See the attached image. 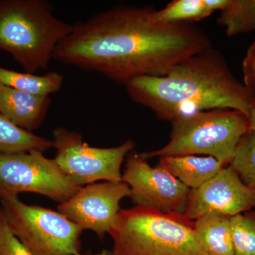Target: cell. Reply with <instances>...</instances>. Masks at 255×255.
<instances>
[{
    "label": "cell",
    "mask_w": 255,
    "mask_h": 255,
    "mask_svg": "<svg viewBox=\"0 0 255 255\" xmlns=\"http://www.w3.org/2000/svg\"><path fill=\"white\" fill-rule=\"evenodd\" d=\"M158 167L190 189H198L224 167L211 156L179 155L159 157Z\"/></svg>",
    "instance_id": "cell-13"
},
{
    "label": "cell",
    "mask_w": 255,
    "mask_h": 255,
    "mask_svg": "<svg viewBox=\"0 0 255 255\" xmlns=\"http://www.w3.org/2000/svg\"><path fill=\"white\" fill-rule=\"evenodd\" d=\"M64 78L56 72L43 75L20 73L0 67V84L18 91L37 96H50L59 91Z\"/></svg>",
    "instance_id": "cell-16"
},
{
    "label": "cell",
    "mask_w": 255,
    "mask_h": 255,
    "mask_svg": "<svg viewBox=\"0 0 255 255\" xmlns=\"http://www.w3.org/2000/svg\"><path fill=\"white\" fill-rule=\"evenodd\" d=\"M249 130V119L240 111H201L173 121L168 143L142 155L147 159L204 155L214 157L226 167L231 164L242 137Z\"/></svg>",
    "instance_id": "cell-5"
},
{
    "label": "cell",
    "mask_w": 255,
    "mask_h": 255,
    "mask_svg": "<svg viewBox=\"0 0 255 255\" xmlns=\"http://www.w3.org/2000/svg\"><path fill=\"white\" fill-rule=\"evenodd\" d=\"M82 187L41 151L0 153V201L33 193L60 204Z\"/></svg>",
    "instance_id": "cell-7"
},
{
    "label": "cell",
    "mask_w": 255,
    "mask_h": 255,
    "mask_svg": "<svg viewBox=\"0 0 255 255\" xmlns=\"http://www.w3.org/2000/svg\"><path fill=\"white\" fill-rule=\"evenodd\" d=\"M196 239L209 255H234L231 218L209 214L194 221Z\"/></svg>",
    "instance_id": "cell-14"
},
{
    "label": "cell",
    "mask_w": 255,
    "mask_h": 255,
    "mask_svg": "<svg viewBox=\"0 0 255 255\" xmlns=\"http://www.w3.org/2000/svg\"><path fill=\"white\" fill-rule=\"evenodd\" d=\"M234 255H255V209L231 218Z\"/></svg>",
    "instance_id": "cell-19"
},
{
    "label": "cell",
    "mask_w": 255,
    "mask_h": 255,
    "mask_svg": "<svg viewBox=\"0 0 255 255\" xmlns=\"http://www.w3.org/2000/svg\"><path fill=\"white\" fill-rule=\"evenodd\" d=\"M218 22L228 36L255 31V0H229L220 12Z\"/></svg>",
    "instance_id": "cell-18"
},
{
    "label": "cell",
    "mask_w": 255,
    "mask_h": 255,
    "mask_svg": "<svg viewBox=\"0 0 255 255\" xmlns=\"http://www.w3.org/2000/svg\"><path fill=\"white\" fill-rule=\"evenodd\" d=\"M54 159L74 182L84 187L99 181L122 182V167L135 144L128 140L114 147H92L78 132L57 128L53 132Z\"/></svg>",
    "instance_id": "cell-8"
},
{
    "label": "cell",
    "mask_w": 255,
    "mask_h": 255,
    "mask_svg": "<svg viewBox=\"0 0 255 255\" xmlns=\"http://www.w3.org/2000/svg\"><path fill=\"white\" fill-rule=\"evenodd\" d=\"M243 84L252 94L255 95V40L243 60Z\"/></svg>",
    "instance_id": "cell-22"
},
{
    "label": "cell",
    "mask_w": 255,
    "mask_h": 255,
    "mask_svg": "<svg viewBox=\"0 0 255 255\" xmlns=\"http://www.w3.org/2000/svg\"><path fill=\"white\" fill-rule=\"evenodd\" d=\"M0 202L10 231L32 255H81L83 231L65 215L18 197Z\"/></svg>",
    "instance_id": "cell-6"
},
{
    "label": "cell",
    "mask_w": 255,
    "mask_h": 255,
    "mask_svg": "<svg viewBox=\"0 0 255 255\" xmlns=\"http://www.w3.org/2000/svg\"><path fill=\"white\" fill-rule=\"evenodd\" d=\"M230 165L248 187L255 189V130L242 137Z\"/></svg>",
    "instance_id": "cell-20"
},
{
    "label": "cell",
    "mask_w": 255,
    "mask_h": 255,
    "mask_svg": "<svg viewBox=\"0 0 255 255\" xmlns=\"http://www.w3.org/2000/svg\"><path fill=\"white\" fill-rule=\"evenodd\" d=\"M51 99L18 91L0 84V113L23 130L32 132L46 118Z\"/></svg>",
    "instance_id": "cell-12"
},
{
    "label": "cell",
    "mask_w": 255,
    "mask_h": 255,
    "mask_svg": "<svg viewBox=\"0 0 255 255\" xmlns=\"http://www.w3.org/2000/svg\"><path fill=\"white\" fill-rule=\"evenodd\" d=\"M122 182L130 188V198L135 206L163 213H185L191 189L165 169L150 166L142 153L132 150L127 155Z\"/></svg>",
    "instance_id": "cell-9"
},
{
    "label": "cell",
    "mask_w": 255,
    "mask_h": 255,
    "mask_svg": "<svg viewBox=\"0 0 255 255\" xmlns=\"http://www.w3.org/2000/svg\"><path fill=\"white\" fill-rule=\"evenodd\" d=\"M0 255H32L10 231L0 208Z\"/></svg>",
    "instance_id": "cell-21"
},
{
    "label": "cell",
    "mask_w": 255,
    "mask_h": 255,
    "mask_svg": "<svg viewBox=\"0 0 255 255\" xmlns=\"http://www.w3.org/2000/svg\"><path fill=\"white\" fill-rule=\"evenodd\" d=\"M72 29L45 0H0V50L26 73L46 70L55 48Z\"/></svg>",
    "instance_id": "cell-3"
},
{
    "label": "cell",
    "mask_w": 255,
    "mask_h": 255,
    "mask_svg": "<svg viewBox=\"0 0 255 255\" xmlns=\"http://www.w3.org/2000/svg\"><path fill=\"white\" fill-rule=\"evenodd\" d=\"M130 196V188L122 181L93 183L58 204V210L82 231H91L102 239L117 223L121 201Z\"/></svg>",
    "instance_id": "cell-10"
},
{
    "label": "cell",
    "mask_w": 255,
    "mask_h": 255,
    "mask_svg": "<svg viewBox=\"0 0 255 255\" xmlns=\"http://www.w3.org/2000/svg\"><path fill=\"white\" fill-rule=\"evenodd\" d=\"M229 0H174L156 10L155 18L162 23H194L227 6Z\"/></svg>",
    "instance_id": "cell-15"
},
{
    "label": "cell",
    "mask_w": 255,
    "mask_h": 255,
    "mask_svg": "<svg viewBox=\"0 0 255 255\" xmlns=\"http://www.w3.org/2000/svg\"><path fill=\"white\" fill-rule=\"evenodd\" d=\"M52 147L53 140L23 130L0 113V153L31 150L44 152Z\"/></svg>",
    "instance_id": "cell-17"
},
{
    "label": "cell",
    "mask_w": 255,
    "mask_h": 255,
    "mask_svg": "<svg viewBox=\"0 0 255 255\" xmlns=\"http://www.w3.org/2000/svg\"><path fill=\"white\" fill-rule=\"evenodd\" d=\"M248 119H249L250 129L255 130V98L252 103Z\"/></svg>",
    "instance_id": "cell-23"
},
{
    "label": "cell",
    "mask_w": 255,
    "mask_h": 255,
    "mask_svg": "<svg viewBox=\"0 0 255 255\" xmlns=\"http://www.w3.org/2000/svg\"><path fill=\"white\" fill-rule=\"evenodd\" d=\"M114 255H209L184 214L143 206L122 209L110 233Z\"/></svg>",
    "instance_id": "cell-4"
},
{
    "label": "cell",
    "mask_w": 255,
    "mask_h": 255,
    "mask_svg": "<svg viewBox=\"0 0 255 255\" xmlns=\"http://www.w3.org/2000/svg\"><path fill=\"white\" fill-rule=\"evenodd\" d=\"M124 85L134 102L171 122L216 109L238 110L248 117L255 98L213 47L182 60L163 76L137 77Z\"/></svg>",
    "instance_id": "cell-2"
},
{
    "label": "cell",
    "mask_w": 255,
    "mask_h": 255,
    "mask_svg": "<svg viewBox=\"0 0 255 255\" xmlns=\"http://www.w3.org/2000/svg\"><path fill=\"white\" fill-rule=\"evenodd\" d=\"M114 255L113 253H112V251H103L101 252L100 253H96V254H92V253H90V254L86 255Z\"/></svg>",
    "instance_id": "cell-24"
},
{
    "label": "cell",
    "mask_w": 255,
    "mask_h": 255,
    "mask_svg": "<svg viewBox=\"0 0 255 255\" xmlns=\"http://www.w3.org/2000/svg\"><path fill=\"white\" fill-rule=\"evenodd\" d=\"M254 209L255 188L246 185L229 164L200 187L191 189L184 215L194 221L206 214L231 218Z\"/></svg>",
    "instance_id": "cell-11"
},
{
    "label": "cell",
    "mask_w": 255,
    "mask_h": 255,
    "mask_svg": "<svg viewBox=\"0 0 255 255\" xmlns=\"http://www.w3.org/2000/svg\"><path fill=\"white\" fill-rule=\"evenodd\" d=\"M155 8L119 5L73 25L53 59L125 85L140 76H163L174 65L212 47L194 23H162Z\"/></svg>",
    "instance_id": "cell-1"
}]
</instances>
